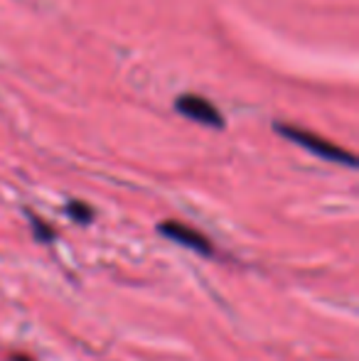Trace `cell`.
I'll use <instances>...</instances> for the list:
<instances>
[{
	"instance_id": "1",
	"label": "cell",
	"mask_w": 359,
	"mask_h": 361,
	"mask_svg": "<svg viewBox=\"0 0 359 361\" xmlns=\"http://www.w3.org/2000/svg\"><path fill=\"white\" fill-rule=\"evenodd\" d=\"M276 130H278V133L286 135L288 140H293L296 145L305 147L308 152H312V155L322 157V160L342 162V165H347V167H355L357 165L355 155H350L347 150H342V147L332 145L330 140L320 138V135H315V133H308V130H300V128H296V126H286V123H278Z\"/></svg>"
},
{
	"instance_id": "2",
	"label": "cell",
	"mask_w": 359,
	"mask_h": 361,
	"mask_svg": "<svg viewBox=\"0 0 359 361\" xmlns=\"http://www.w3.org/2000/svg\"><path fill=\"white\" fill-rule=\"evenodd\" d=\"M175 109H178L180 114H185L187 118L197 121V123H202V126H212V128H221V126H224V118H221V114L217 111V106L212 104V101L202 99V96H195V94L178 96Z\"/></svg>"
},
{
	"instance_id": "3",
	"label": "cell",
	"mask_w": 359,
	"mask_h": 361,
	"mask_svg": "<svg viewBox=\"0 0 359 361\" xmlns=\"http://www.w3.org/2000/svg\"><path fill=\"white\" fill-rule=\"evenodd\" d=\"M158 231L163 233L165 238H170V241L180 243V246L190 248V251L195 253H202V256H212V243L207 236H202L200 231H195L192 226H185V224H178V221H165L158 226Z\"/></svg>"
},
{
	"instance_id": "4",
	"label": "cell",
	"mask_w": 359,
	"mask_h": 361,
	"mask_svg": "<svg viewBox=\"0 0 359 361\" xmlns=\"http://www.w3.org/2000/svg\"><path fill=\"white\" fill-rule=\"evenodd\" d=\"M25 214H28V219H30V224H32V231H35V238H37V241H44V243H52L54 238V231H52V226H49V224H44L42 219H37L32 214V212H25Z\"/></svg>"
},
{
	"instance_id": "5",
	"label": "cell",
	"mask_w": 359,
	"mask_h": 361,
	"mask_svg": "<svg viewBox=\"0 0 359 361\" xmlns=\"http://www.w3.org/2000/svg\"><path fill=\"white\" fill-rule=\"evenodd\" d=\"M64 212H67V214L72 216L77 224H89L91 219H94V212H91V207L84 204V202H69Z\"/></svg>"
},
{
	"instance_id": "6",
	"label": "cell",
	"mask_w": 359,
	"mask_h": 361,
	"mask_svg": "<svg viewBox=\"0 0 359 361\" xmlns=\"http://www.w3.org/2000/svg\"><path fill=\"white\" fill-rule=\"evenodd\" d=\"M10 361H30V359H28V357H13Z\"/></svg>"
}]
</instances>
